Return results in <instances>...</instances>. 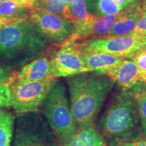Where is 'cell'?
I'll list each match as a JSON object with an SVG mask.
<instances>
[{"mask_svg":"<svg viewBox=\"0 0 146 146\" xmlns=\"http://www.w3.org/2000/svg\"><path fill=\"white\" fill-rule=\"evenodd\" d=\"M108 76L114 83L117 84L122 91L130 90L139 82L144 81L137 65L127 58L111 70Z\"/></svg>","mask_w":146,"mask_h":146,"instance_id":"11","label":"cell"},{"mask_svg":"<svg viewBox=\"0 0 146 146\" xmlns=\"http://www.w3.org/2000/svg\"><path fill=\"white\" fill-rule=\"evenodd\" d=\"M142 9H143V12L146 11V0L145 1V3H143V5H142Z\"/></svg>","mask_w":146,"mask_h":146,"instance_id":"31","label":"cell"},{"mask_svg":"<svg viewBox=\"0 0 146 146\" xmlns=\"http://www.w3.org/2000/svg\"><path fill=\"white\" fill-rule=\"evenodd\" d=\"M127 58L132 60L141 71L144 82H146V46L133 53Z\"/></svg>","mask_w":146,"mask_h":146,"instance_id":"21","label":"cell"},{"mask_svg":"<svg viewBox=\"0 0 146 146\" xmlns=\"http://www.w3.org/2000/svg\"><path fill=\"white\" fill-rule=\"evenodd\" d=\"M143 12L142 5L138 4H133L122 12L107 37L133 35L139 18Z\"/></svg>","mask_w":146,"mask_h":146,"instance_id":"14","label":"cell"},{"mask_svg":"<svg viewBox=\"0 0 146 146\" xmlns=\"http://www.w3.org/2000/svg\"><path fill=\"white\" fill-rule=\"evenodd\" d=\"M24 1L26 3V4L27 5V6L29 7V8L30 9L31 11H32L33 8L35 3L36 2V0H24Z\"/></svg>","mask_w":146,"mask_h":146,"instance_id":"29","label":"cell"},{"mask_svg":"<svg viewBox=\"0 0 146 146\" xmlns=\"http://www.w3.org/2000/svg\"><path fill=\"white\" fill-rule=\"evenodd\" d=\"M60 146H65L77 131L65 85L56 78L40 107Z\"/></svg>","mask_w":146,"mask_h":146,"instance_id":"4","label":"cell"},{"mask_svg":"<svg viewBox=\"0 0 146 146\" xmlns=\"http://www.w3.org/2000/svg\"><path fill=\"white\" fill-rule=\"evenodd\" d=\"M1 1H2V2H3V1H21V2H23V3H25V4L27 6V5L26 4V3L25 2V1H24V0H1ZM27 7H28V6H27ZM28 8H29V7H28Z\"/></svg>","mask_w":146,"mask_h":146,"instance_id":"30","label":"cell"},{"mask_svg":"<svg viewBox=\"0 0 146 146\" xmlns=\"http://www.w3.org/2000/svg\"><path fill=\"white\" fill-rule=\"evenodd\" d=\"M16 118L8 110L0 109V146H12Z\"/></svg>","mask_w":146,"mask_h":146,"instance_id":"16","label":"cell"},{"mask_svg":"<svg viewBox=\"0 0 146 146\" xmlns=\"http://www.w3.org/2000/svg\"><path fill=\"white\" fill-rule=\"evenodd\" d=\"M117 4L121 8L122 10H125L126 8H127L129 6V5L131 3H132L135 0H114Z\"/></svg>","mask_w":146,"mask_h":146,"instance_id":"27","label":"cell"},{"mask_svg":"<svg viewBox=\"0 0 146 146\" xmlns=\"http://www.w3.org/2000/svg\"><path fill=\"white\" fill-rule=\"evenodd\" d=\"M13 75L15 79L21 81H39L53 76L50 58L46 56L36 58L22 67L19 72Z\"/></svg>","mask_w":146,"mask_h":146,"instance_id":"13","label":"cell"},{"mask_svg":"<svg viewBox=\"0 0 146 146\" xmlns=\"http://www.w3.org/2000/svg\"><path fill=\"white\" fill-rule=\"evenodd\" d=\"M130 91L138 107L143 138L146 139V82H139Z\"/></svg>","mask_w":146,"mask_h":146,"instance_id":"18","label":"cell"},{"mask_svg":"<svg viewBox=\"0 0 146 146\" xmlns=\"http://www.w3.org/2000/svg\"><path fill=\"white\" fill-rule=\"evenodd\" d=\"M70 106L77 130L94 126L114 83L108 76L82 73L66 78Z\"/></svg>","mask_w":146,"mask_h":146,"instance_id":"2","label":"cell"},{"mask_svg":"<svg viewBox=\"0 0 146 146\" xmlns=\"http://www.w3.org/2000/svg\"><path fill=\"white\" fill-rule=\"evenodd\" d=\"M30 9L21 1H3L0 3V17L20 21L27 19L31 13Z\"/></svg>","mask_w":146,"mask_h":146,"instance_id":"17","label":"cell"},{"mask_svg":"<svg viewBox=\"0 0 146 146\" xmlns=\"http://www.w3.org/2000/svg\"><path fill=\"white\" fill-rule=\"evenodd\" d=\"M120 146H146V139L141 138L129 143H124Z\"/></svg>","mask_w":146,"mask_h":146,"instance_id":"25","label":"cell"},{"mask_svg":"<svg viewBox=\"0 0 146 146\" xmlns=\"http://www.w3.org/2000/svg\"><path fill=\"white\" fill-rule=\"evenodd\" d=\"M133 35H146V11L143 12L139 18Z\"/></svg>","mask_w":146,"mask_h":146,"instance_id":"23","label":"cell"},{"mask_svg":"<svg viewBox=\"0 0 146 146\" xmlns=\"http://www.w3.org/2000/svg\"><path fill=\"white\" fill-rule=\"evenodd\" d=\"M98 131L109 146L143 138L138 107L130 90L115 95L98 121Z\"/></svg>","mask_w":146,"mask_h":146,"instance_id":"3","label":"cell"},{"mask_svg":"<svg viewBox=\"0 0 146 146\" xmlns=\"http://www.w3.org/2000/svg\"><path fill=\"white\" fill-rule=\"evenodd\" d=\"M58 50L50 56L51 73L55 78L69 77L88 72L82 58L77 42L68 39L58 44Z\"/></svg>","mask_w":146,"mask_h":146,"instance_id":"7","label":"cell"},{"mask_svg":"<svg viewBox=\"0 0 146 146\" xmlns=\"http://www.w3.org/2000/svg\"><path fill=\"white\" fill-rule=\"evenodd\" d=\"M28 19L45 38L58 44L67 41L74 31L66 18L56 14L31 11Z\"/></svg>","mask_w":146,"mask_h":146,"instance_id":"9","label":"cell"},{"mask_svg":"<svg viewBox=\"0 0 146 146\" xmlns=\"http://www.w3.org/2000/svg\"><path fill=\"white\" fill-rule=\"evenodd\" d=\"M23 20H24V19H23ZM23 20H20V21H15V20H11V19H8V18H4L0 17V30H1V29H2L3 27L6 26V25L17 23V22L23 21Z\"/></svg>","mask_w":146,"mask_h":146,"instance_id":"28","label":"cell"},{"mask_svg":"<svg viewBox=\"0 0 146 146\" xmlns=\"http://www.w3.org/2000/svg\"><path fill=\"white\" fill-rule=\"evenodd\" d=\"M65 146H107V144L94 126H91L77 130Z\"/></svg>","mask_w":146,"mask_h":146,"instance_id":"15","label":"cell"},{"mask_svg":"<svg viewBox=\"0 0 146 146\" xmlns=\"http://www.w3.org/2000/svg\"><path fill=\"white\" fill-rule=\"evenodd\" d=\"M123 12L114 0H97L96 12L99 16L116 15Z\"/></svg>","mask_w":146,"mask_h":146,"instance_id":"20","label":"cell"},{"mask_svg":"<svg viewBox=\"0 0 146 146\" xmlns=\"http://www.w3.org/2000/svg\"><path fill=\"white\" fill-rule=\"evenodd\" d=\"M10 107H11L10 83H0V109Z\"/></svg>","mask_w":146,"mask_h":146,"instance_id":"22","label":"cell"},{"mask_svg":"<svg viewBox=\"0 0 146 146\" xmlns=\"http://www.w3.org/2000/svg\"><path fill=\"white\" fill-rule=\"evenodd\" d=\"M12 74L0 67V83L9 82L12 78Z\"/></svg>","mask_w":146,"mask_h":146,"instance_id":"24","label":"cell"},{"mask_svg":"<svg viewBox=\"0 0 146 146\" xmlns=\"http://www.w3.org/2000/svg\"><path fill=\"white\" fill-rule=\"evenodd\" d=\"M12 146H60L39 112L16 115Z\"/></svg>","mask_w":146,"mask_h":146,"instance_id":"5","label":"cell"},{"mask_svg":"<svg viewBox=\"0 0 146 146\" xmlns=\"http://www.w3.org/2000/svg\"><path fill=\"white\" fill-rule=\"evenodd\" d=\"M56 79L50 76L39 81H21L15 79L12 74L9 81L11 107L17 114L39 112Z\"/></svg>","mask_w":146,"mask_h":146,"instance_id":"6","label":"cell"},{"mask_svg":"<svg viewBox=\"0 0 146 146\" xmlns=\"http://www.w3.org/2000/svg\"><path fill=\"white\" fill-rule=\"evenodd\" d=\"M62 2L64 3V5H65L66 10L67 14H68V21L72 25L73 18H72V13H71V11H70V5H71V1H72V0H62Z\"/></svg>","mask_w":146,"mask_h":146,"instance_id":"26","label":"cell"},{"mask_svg":"<svg viewBox=\"0 0 146 146\" xmlns=\"http://www.w3.org/2000/svg\"><path fill=\"white\" fill-rule=\"evenodd\" d=\"M79 42L90 50L106 53L118 57L128 58L133 53L146 46V35H129L85 40Z\"/></svg>","mask_w":146,"mask_h":146,"instance_id":"8","label":"cell"},{"mask_svg":"<svg viewBox=\"0 0 146 146\" xmlns=\"http://www.w3.org/2000/svg\"><path fill=\"white\" fill-rule=\"evenodd\" d=\"M32 11L56 14L68 21V14L62 0H36Z\"/></svg>","mask_w":146,"mask_h":146,"instance_id":"19","label":"cell"},{"mask_svg":"<svg viewBox=\"0 0 146 146\" xmlns=\"http://www.w3.org/2000/svg\"><path fill=\"white\" fill-rule=\"evenodd\" d=\"M76 42L88 72L102 75L108 74L125 58L90 50L82 45L81 42Z\"/></svg>","mask_w":146,"mask_h":146,"instance_id":"10","label":"cell"},{"mask_svg":"<svg viewBox=\"0 0 146 146\" xmlns=\"http://www.w3.org/2000/svg\"><path fill=\"white\" fill-rule=\"evenodd\" d=\"M97 0H72L70 11L73 18V35L90 26L98 16L96 12Z\"/></svg>","mask_w":146,"mask_h":146,"instance_id":"12","label":"cell"},{"mask_svg":"<svg viewBox=\"0 0 146 146\" xmlns=\"http://www.w3.org/2000/svg\"><path fill=\"white\" fill-rule=\"evenodd\" d=\"M50 41L28 18L3 27L0 30V67L11 72L41 57Z\"/></svg>","mask_w":146,"mask_h":146,"instance_id":"1","label":"cell"}]
</instances>
